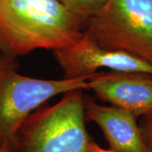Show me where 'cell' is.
<instances>
[{
  "mask_svg": "<svg viewBox=\"0 0 152 152\" xmlns=\"http://www.w3.org/2000/svg\"><path fill=\"white\" fill-rule=\"evenodd\" d=\"M88 152H114L111 150H106L103 149L101 146H99L97 144L94 143V142H91L89 145V148H88Z\"/></svg>",
  "mask_w": 152,
  "mask_h": 152,
  "instance_id": "30bf717a",
  "label": "cell"
},
{
  "mask_svg": "<svg viewBox=\"0 0 152 152\" xmlns=\"http://www.w3.org/2000/svg\"><path fill=\"white\" fill-rule=\"evenodd\" d=\"M0 152H10V151H8L7 149H5L4 147H3L2 145H0Z\"/></svg>",
  "mask_w": 152,
  "mask_h": 152,
  "instance_id": "8fae6325",
  "label": "cell"
},
{
  "mask_svg": "<svg viewBox=\"0 0 152 152\" xmlns=\"http://www.w3.org/2000/svg\"><path fill=\"white\" fill-rule=\"evenodd\" d=\"M91 142L83 90H75L28 117L18 133L15 152H88Z\"/></svg>",
  "mask_w": 152,
  "mask_h": 152,
  "instance_id": "3957f363",
  "label": "cell"
},
{
  "mask_svg": "<svg viewBox=\"0 0 152 152\" xmlns=\"http://www.w3.org/2000/svg\"><path fill=\"white\" fill-rule=\"evenodd\" d=\"M16 58L0 52V145L15 151L18 133L34 111L49 99L89 90L86 78L42 80L20 75Z\"/></svg>",
  "mask_w": 152,
  "mask_h": 152,
  "instance_id": "7a4b0ae2",
  "label": "cell"
},
{
  "mask_svg": "<svg viewBox=\"0 0 152 152\" xmlns=\"http://www.w3.org/2000/svg\"><path fill=\"white\" fill-rule=\"evenodd\" d=\"M74 14L87 21L100 10L107 0H59Z\"/></svg>",
  "mask_w": 152,
  "mask_h": 152,
  "instance_id": "ba28073f",
  "label": "cell"
},
{
  "mask_svg": "<svg viewBox=\"0 0 152 152\" xmlns=\"http://www.w3.org/2000/svg\"><path fill=\"white\" fill-rule=\"evenodd\" d=\"M140 129L148 151L152 152V114L143 117Z\"/></svg>",
  "mask_w": 152,
  "mask_h": 152,
  "instance_id": "9c48e42d",
  "label": "cell"
},
{
  "mask_svg": "<svg viewBox=\"0 0 152 152\" xmlns=\"http://www.w3.org/2000/svg\"><path fill=\"white\" fill-rule=\"evenodd\" d=\"M53 53L64 79H88L102 69L152 75L151 64L130 53L101 47L84 33L75 43Z\"/></svg>",
  "mask_w": 152,
  "mask_h": 152,
  "instance_id": "5b68a950",
  "label": "cell"
},
{
  "mask_svg": "<svg viewBox=\"0 0 152 152\" xmlns=\"http://www.w3.org/2000/svg\"><path fill=\"white\" fill-rule=\"evenodd\" d=\"M86 23L59 0H0V52L16 58L65 48L83 36Z\"/></svg>",
  "mask_w": 152,
  "mask_h": 152,
  "instance_id": "6da1fadb",
  "label": "cell"
},
{
  "mask_svg": "<svg viewBox=\"0 0 152 152\" xmlns=\"http://www.w3.org/2000/svg\"><path fill=\"white\" fill-rule=\"evenodd\" d=\"M84 35L152 64V0H107L86 21Z\"/></svg>",
  "mask_w": 152,
  "mask_h": 152,
  "instance_id": "277c9868",
  "label": "cell"
},
{
  "mask_svg": "<svg viewBox=\"0 0 152 152\" xmlns=\"http://www.w3.org/2000/svg\"><path fill=\"white\" fill-rule=\"evenodd\" d=\"M86 118L102 129L110 150L114 152H149L140 126L133 113L116 106L96 103L85 98Z\"/></svg>",
  "mask_w": 152,
  "mask_h": 152,
  "instance_id": "52a82bcc",
  "label": "cell"
},
{
  "mask_svg": "<svg viewBox=\"0 0 152 152\" xmlns=\"http://www.w3.org/2000/svg\"><path fill=\"white\" fill-rule=\"evenodd\" d=\"M87 82L88 89L104 102L126 109L137 118L152 114V75L96 72Z\"/></svg>",
  "mask_w": 152,
  "mask_h": 152,
  "instance_id": "8992f818",
  "label": "cell"
}]
</instances>
